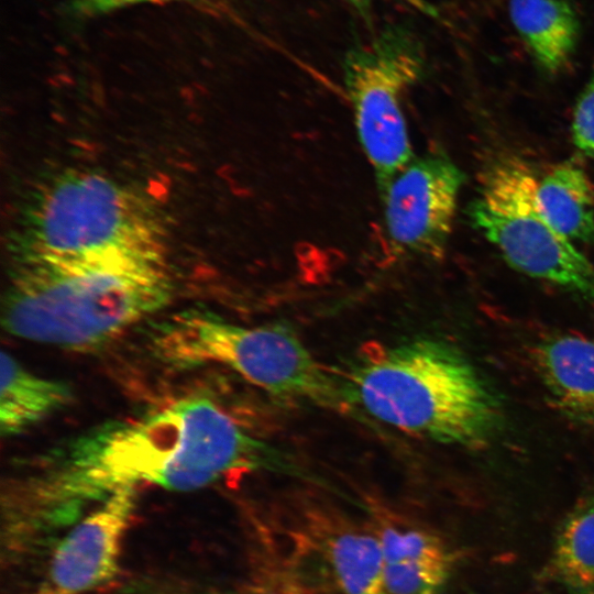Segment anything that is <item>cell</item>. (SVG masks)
Returning a JSON list of instances; mask_svg holds the SVG:
<instances>
[{
  "label": "cell",
  "instance_id": "6da1fadb",
  "mask_svg": "<svg viewBox=\"0 0 594 594\" xmlns=\"http://www.w3.org/2000/svg\"><path fill=\"white\" fill-rule=\"evenodd\" d=\"M301 475L293 458L241 427L207 397H187L136 419L113 421L62 446L32 481L36 497L102 501L155 485L193 491L235 471Z\"/></svg>",
  "mask_w": 594,
  "mask_h": 594
},
{
  "label": "cell",
  "instance_id": "7a4b0ae2",
  "mask_svg": "<svg viewBox=\"0 0 594 594\" xmlns=\"http://www.w3.org/2000/svg\"><path fill=\"white\" fill-rule=\"evenodd\" d=\"M172 294L166 257L95 264L11 262L2 323L16 338L88 350L164 308Z\"/></svg>",
  "mask_w": 594,
  "mask_h": 594
},
{
  "label": "cell",
  "instance_id": "3957f363",
  "mask_svg": "<svg viewBox=\"0 0 594 594\" xmlns=\"http://www.w3.org/2000/svg\"><path fill=\"white\" fill-rule=\"evenodd\" d=\"M343 384L351 406L430 441L480 448L502 427L492 387L460 349L439 338L380 349L353 365Z\"/></svg>",
  "mask_w": 594,
  "mask_h": 594
},
{
  "label": "cell",
  "instance_id": "277c9868",
  "mask_svg": "<svg viewBox=\"0 0 594 594\" xmlns=\"http://www.w3.org/2000/svg\"><path fill=\"white\" fill-rule=\"evenodd\" d=\"M155 207L132 187L91 169L42 184L18 217L11 262L95 264L165 256Z\"/></svg>",
  "mask_w": 594,
  "mask_h": 594
},
{
  "label": "cell",
  "instance_id": "5b68a950",
  "mask_svg": "<svg viewBox=\"0 0 594 594\" xmlns=\"http://www.w3.org/2000/svg\"><path fill=\"white\" fill-rule=\"evenodd\" d=\"M152 349L176 369L226 366L285 400L341 411L352 407L343 381L329 373L283 323L250 327L205 309H187L155 328Z\"/></svg>",
  "mask_w": 594,
  "mask_h": 594
},
{
  "label": "cell",
  "instance_id": "8992f818",
  "mask_svg": "<svg viewBox=\"0 0 594 594\" xmlns=\"http://www.w3.org/2000/svg\"><path fill=\"white\" fill-rule=\"evenodd\" d=\"M536 185L527 163L497 156L481 173L469 218L510 267L594 304V264L544 218Z\"/></svg>",
  "mask_w": 594,
  "mask_h": 594
},
{
  "label": "cell",
  "instance_id": "52a82bcc",
  "mask_svg": "<svg viewBox=\"0 0 594 594\" xmlns=\"http://www.w3.org/2000/svg\"><path fill=\"white\" fill-rule=\"evenodd\" d=\"M342 69L358 139L381 193L414 157L403 103L425 75V50L414 31L389 24L349 50Z\"/></svg>",
  "mask_w": 594,
  "mask_h": 594
},
{
  "label": "cell",
  "instance_id": "ba28073f",
  "mask_svg": "<svg viewBox=\"0 0 594 594\" xmlns=\"http://www.w3.org/2000/svg\"><path fill=\"white\" fill-rule=\"evenodd\" d=\"M465 180L446 153L429 151L398 170L380 193L388 244L397 254L443 256Z\"/></svg>",
  "mask_w": 594,
  "mask_h": 594
},
{
  "label": "cell",
  "instance_id": "9c48e42d",
  "mask_svg": "<svg viewBox=\"0 0 594 594\" xmlns=\"http://www.w3.org/2000/svg\"><path fill=\"white\" fill-rule=\"evenodd\" d=\"M135 490L118 491L58 542L32 594H84L111 580L135 506Z\"/></svg>",
  "mask_w": 594,
  "mask_h": 594
},
{
  "label": "cell",
  "instance_id": "30bf717a",
  "mask_svg": "<svg viewBox=\"0 0 594 594\" xmlns=\"http://www.w3.org/2000/svg\"><path fill=\"white\" fill-rule=\"evenodd\" d=\"M534 365L554 407L594 430V339L551 334L532 351Z\"/></svg>",
  "mask_w": 594,
  "mask_h": 594
},
{
  "label": "cell",
  "instance_id": "8fae6325",
  "mask_svg": "<svg viewBox=\"0 0 594 594\" xmlns=\"http://www.w3.org/2000/svg\"><path fill=\"white\" fill-rule=\"evenodd\" d=\"M306 525L309 542L342 594H387L385 562L373 529L326 515H316Z\"/></svg>",
  "mask_w": 594,
  "mask_h": 594
},
{
  "label": "cell",
  "instance_id": "7c38bea8",
  "mask_svg": "<svg viewBox=\"0 0 594 594\" xmlns=\"http://www.w3.org/2000/svg\"><path fill=\"white\" fill-rule=\"evenodd\" d=\"M508 15L542 72L554 75L570 63L580 41L581 19L569 0H509Z\"/></svg>",
  "mask_w": 594,
  "mask_h": 594
},
{
  "label": "cell",
  "instance_id": "4fadbf2b",
  "mask_svg": "<svg viewBox=\"0 0 594 594\" xmlns=\"http://www.w3.org/2000/svg\"><path fill=\"white\" fill-rule=\"evenodd\" d=\"M66 383L40 376L10 353H1L0 430L18 436L69 404Z\"/></svg>",
  "mask_w": 594,
  "mask_h": 594
},
{
  "label": "cell",
  "instance_id": "5bb4252c",
  "mask_svg": "<svg viewBox=\"0 0 594 594\" xmlns=\"http://www.w3.org/2000/svg\"><path fill=\"white\" fill-rule=\"evenodd\" d=\"M536 200L544 218L572 242L594 243V186L585 170L562 162L537 180Z\"/></svg>",
  "mask_w": 594,
  "mask_h": 594
},
{
  "label": "cell",
  "instance_id": "9a60e30c",
  "mask_svg": "<svg viewBox=\"0 0 594 594\" xmlns=\"http://www.w3.org/2000/svg\"><path fill=\"white\" fill-rule=\"evenodd\" d=\"M548 570L566 594H594V497L580 499L564 517Z\"/></svg>",
  "mask_w": 594,
  "mask_h": 594
},
{
  "label": "cell",
  "instance_id": "2e32d148",
  "mask_svg": "<svg viewBox=\"0 0 594 594\" xmlns=\"http://www.w3.org/2000/svg\"><path fill=\"white\" fill-rule=\"evenodd\" d=\"M372 529L380 541L385 563H452L446 544L428 530L388 520H380Z\"/></svg>",
  "mask_w": 594,
  "mask_h": 594
},
{
  "label": "cell",
  "instance_id": "e0dca14e",
  "mask_svg": "<svg viewBox=\"0 0 594 594\" xmlns=\"http://www.w3.org/2000/svg\"><path fill=\"white\" fill-rule=\"evenodd\" d=\"M451 565L400 562L384 564L387 594H439L448 581Z\"/></svg>",
  "mask_w": 594,
  "mask_h": 594
},
{
  "label": "cell",
  "instance_id": "ac0fdd59",
  "mask_svg": "<svg viewBox=\"0 0 594 594\" xmlns=\"http://www.w3.org/2000/svg\"><path fill=\"white\" fill-rule=\"evenodd\" d=\"M571 136L575 148L594 161V63L573 109Z\"/></svg>",
  "mask_w": 594,
  "mask_h": 594
},
{
  "label": "cell",
  "instance_id": "d6986e66",
  "mask_svg": "<svg viewBox=\"0 0 594 594\" xmlns=\"http://www.w3.org/2000/svg\"><path fill=\"white\" fill-rule=\"evenodd\" d=\"M174 0H70L69 12L81 19L97 18L134 6L170 2Z\"/></svg>",
  "mask_w": 594,
  "mask_h": 594
},
{
  "label": "cell",
  "instance_id": "ffe728a7",
  "mask_svg": "<svg viewBox=\"0 0 594 594\" xmlns=\"http://www.w3.org/2000/svg\"><path fill=\"white\" fill-rule=\"evenodd\" d=\"M350 6L359 15L369 21L373 0H341Z\"/></svg>",
  "mask_w": 594,
  "mask_h": 594
},
{
  "label": "cell",
  "instance_id": "44dd1931",
  "mask_svg": "<svg viewBox=\"0 0 594 594\" xmlns=\"http://www.w3.org/2000/svg\"><path fill=\"white\" fill-rule=\"evenodd\" d=\"M470 594H476V593H470Z\"/></svg>",
  "mask_w": 594,
  "mask_h": 594
},
{
  "label": "cell",
  "instance_id": "7402d4cb",
  "mask_svg": "<svg viewBox=\"0 0 594 594\" xmlns=\"http://www.w3.org/2000/svg\"><path fill=\"white\" fill-rule=\"evenodd\" d=\"M544 594H548V593H544Z\"/></svg>",
  "mask_w": 594,
  "mask_h": 594
}]
</instances>
